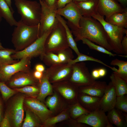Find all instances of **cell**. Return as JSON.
<instances>
[{"mask_svg":"<svg viewBox=\"0 0 127 127\" xmlns=\"http://www.w3.org/2000/svg\"><path fill=\"white\" fill-rule=\"evenodd\" d=\"M80 28L71 29L75 42L83 38L87 39L102 46L108 50L113 51L107 34L102 24L92 17L82 16L79 22Z\"/></svg>","mask_w":127,"mask_h":127,"instance_id":"cell-1","label":"cell"},{"mask_svg":"<svg viewBox=\"0 0 127 127\" xmlns=\"http://www.w3.org/2000/svg\"><path fill=\"white\" fill-rule=\"evenodd\" d=\"M40 24L29 26L20 20L14 29L12 42L16 51H22L31 44L39 37Z\"/></svg>","mask_w":127,"mask_h":127,"instance_id":"cell-2","label":"cell"},{"mask_svg":"<svg viewBox=\"0 0 127 127\" xmlns=\"http://www.w3.org/2000/svg\"><path fill=\"white\" fill-rule=\"evenodd\" d=\"M18 13L20 20L29 26H35L40 23L41 7L39 2L29 0H14Z\"/></svg>","mask_w":127,"mask_h":127,"instance_id":"cell-3","label":"cell"},{"mask_svg":"<svg viewBox=\"0 0 127 127\" xmlns=\"http://www.w3.org/2000/svg\"><path fill=\"white\" fill-rule=\"evenodd\" d=\"M92 17L102 24L107 35L110 44L113 51L119 55L123 54L121 43L125 35H127V28L110 24L104 19V17L96 12Z\"/></svg>","mask_w":127,"mask_h":127,"instance_id":"cell-4","label":"cell"},{"mask_svg":"<svg viewBox=\"0 0 127 127\" xmlns=\"http://www.w3.org/2000/svg\"><path fill=\"white\" fill-rule=\"evenodd\" d=\"M69 47L64 28L58 21L46 39L44 45L45 53H56Z\"/></svg>","mask_w":127,"mask_h":127,"instance_id":"cell-5","label":"cell"},{"mask_svg":"<svg viewBox=\"0 0 127 127\" xmlns=\"http://www.w3.org/2000/svg\"><path fill=\"white\" fill-rule=\"evenodd\" d=\"M52 30L45 33L24 50L16 51L12 55V58L16 60H20L24 57L31 59L39 56L40 58L45 53V42L48 35Z\"/></svg>","mask_w":127,"mask_h":127,"instance_id":"cell-6","label":"cell"},{"mask_svg":"<svg viewBox=\"0 0 127 127\" xmlns=\"http://www.w3.org/2000/svg\"><path fill=\"white\" fill-rule=\"evenodd\" d=\"M25 95L15 97L9 104L5 114L8 117L11 126H22L24 116V101Z\"/></svg>","mask_w":127,"mask_h":127,"instance_id":"cell-7","label":"cell"},{"mask_svg":"<svg viewBox=\"0 0 127 127\" xmlns=\"http://www.w3.org/2000/svg\"><path fill=\"white\" fill-rule=\"evenodd\" d=\"M39 0L41 9L39 30L40 37L45 32L52 30L58 21L56 16V7H50L43 0Z\"/></svg>","mask_w":127,"mask_h":127,"instance_id":"cell-8","label":"cell"},{"mask_svg":"<svg viewBox=\"0 0 127 127\" xmlns=\"http://www.w3.org/2000/svg\"><path fill=\"white\" fill-rule=\"evenodd\" d=\"M72 65V71L70 80L72 83L83 87L90 85L95 81L84 62L77 63Z\"/></svg>","mask_w":127,"mask_h":127,"instance_id":"cell-9","label":"cell"},{"mask_svg":"<svg viewBox=\"0 0 127 127\" xmlns=\"http://www.w3.org/2000/svg\"><path fill=\"white\" fill-rule=\"evenodd\" d=\"M31 59L24 57L14 64L0 67V81L5 83L16 73L30 71Z\"/></svg>","mask_w":127,"mask_h":127,"instance_id":"cell-10","label":"cell"},{"mask_svg":"<svg viewBox=\"0 0 127 127\" xmlns=\"http://www.w3.org/2000/svg\"><path fill=\"white\" fill-rule=\"evenodd\" d=\"M77 121L93 127H113L109 122L105 112L99 108L83 115L78 118Z\"/></svg>","mask_w":127,"mask_h":127,"instance_id":"cell-11","label":"cell"},{"mask_svg":"<svg viewBox=\"0 0 127 127\" xmlns=\"http://www.w3.org/2000/svg\"><path fill=\"white\" fill-rule=\"evenodd\" d=\"M56 13L68 20L67 24L71 29L80 28L79 22L82 16L75 3L72 1L64 7L57 9Z\"/></svg>","mask_w":127,"mask_h":127,"instance_id":"cell-12","label":"cell"},{"mask_svg":"<svg viewBox=\"0 0 127 127\" xmlns=\"http://www.w3.org/2000/svg\"><path fill=\"white\" fill-rule=\"evenodd\" d=\"M72 69V65L61 63L49 67L45 71L50 82L56 83L70 78Z\"/></svg>","mask_w":127,"mask_h":127,"instance_id":"cell-13","label":"cell"},{"mask_svg":"<svg viewBox=\"0 0 127 127\" xmlns=\"http://www.w3.org/2000/svg\"><path fill=\"white\" fill-rule=\"evenodd\" d=\"M24 104L30 109L42 122L44 123L52 113L40 101L35 98L25 97Z\"/></svg>","mask_w":127,"mask_h":127,"instance_id":"cell-14","label":"cell"},{"mask_svg":"<svg viewBox=\"0 0 127 127\" xmlns=\"http://www.w3.org/2000/svg\"><path fill=\"white\" fill-rule=\"evenodd\" d=\"M97 12L106 19L113 13L122 12L127 10L116 0H98Z\"/></svg>","mask_w":127,"mask_h":127,"instance_id":"cell-15","label":"cell"},{"mask_svg":"<svg viewBox=\"0 0 127 127\" xmlns=\"http://www.w3.org/2000/svg\"><path fill=\"white\" fill-rule=\"evenodd\" d=\"M10 87L17 88L37 84V80L34 77L33 72L20 71L13 75L7 82Z\"/></svg>","mask_w":127,"mask_h":127,"instance_id":"cell-16","label":"cell"},{"mask_svg":"<svg viewBox=\"0 0 127 127\" xmlns=\"http://www.w3.org/2000/svg\"><path fill=\"white\" fill-rule=\"evenodd\" d=\"M117 95L114 87L111 82L107 84L104 94L101 98L99 108L105 112L115 107Z\"/></svg>","mask_w":127,"mask_h":127,"instance_id":"cell-17","label":"cell"},{"mask_svg":"<svg viewBox=\"0 0 127 127\" xmlns=\"http://www.w3.org/2000/svg\"><path fill=\"white\" fill-rule=\"evenodd\" d=\"M107 85L105 81L95 80L90 85L82 87L79 91L91 96L102 98Z\"/></svg>","mask_w":127,"mask_h":127,"instance_id":"cell-18","label":"cell"},{"mask_svg":"<svg viewBox=\"0 0 127 127\" xmlns=\"http://www.w3.org/2000/svg\"><path fill=\"white\" fill-rule=\"evenodd\" d=\"M98 1V0H88L75 3L82 16L91 17L97 12Z\"/></svg>","mask_w":127,"mask_h":127,"instance_id":"cell-19","label":"cell"},{"mask_svg":"<svg viewBox=\"0 0 127 127\" xmlns=\"http://www.w3.org/2000/svg\"><path fill=\"white\" fill-rule=\"evenodd\" d=\"M79 96V100L83 107L90 112L99 108V104L101 98L91 96L81 93Z\"/></svg>","mask_w":127,"mask_h":127,"instance_id":"cell-20","label":"cell"},{"mask_svg":"<svg viewBox=\"0 0 127 127\" xmlns=\"http://www.w3.org/2000/svg\"><path fill=\"white\" fill-rule=\"evenodd\" d=\"M39 91L37 99L42 101L47 96L51 94L52 92V86L45 71L43 72L42 78L39 81Z\"/></svg>","mask_w":127,"mask_h":127,"instance_id":"cell-21","label":"cell"},{"mask_svg":"<svg viewBox=\"0 0 127 127\" xmlns=\"http://www.w3.org/2000/svg\"><path fill=\"white\" fill-rule=\"evenodd\" d=\"M109 122L118 127H127V121L120 111L114 107L108 112L107 115Z\"/></svg>","mask_w":127,"mask_h":127,"instance_id":"cell-22","label":"cell"},{"mask_svg":"<svg viewBox=\"0 0 127 127\" xmlns=\"http://www.w3.org/2000/svg\"><path fill=\"white\" fill-rule=\"evenodd\" d=\"M12 11L4 0H0V16L11 26H16L17 21L14 18Z\"/></svg>","mask_w":127,"mask_h":127,"instance_id":"cell-23","label":"cell"},{"mask_svg":"<svg viewBox=\"0 0 127 127\" xmlns=\"http://www.w3.org/2000/svg\"><path fill=\"white\" fill-rule=\"evenodd\" d=\"M110 77L117 96L127 94V82L113 72Z\"/></svg>","mask_w":127,"mask_h":127,"instance_id":"cell-24","label":"cell"},{"mask_svg":"<svg viewBox=\"0 0 127 127\" xmlns=\"http://www.w3.org/2000/svg\"><path fill=\"white\" fill-rule=\"evenodd\" d=\"M56 17L59 21L64 28L66 33L67 40L69 47L72 49L77 55L80 53L74 39H73L72 32L67 24V22L61 16L56 14Z\"/></svg>","mask_w":127,"mask_h":127,"instance_id":"cell-25","label":"cell"},{"mask_svg":"<svg viewBox=\"0 0 127 127\" xmlns=\"http://www.w3.org/2000/svg\"><path fill=\"white\" fill-rule=\"evenodd\" d=\"M105 20L111 24L127 28V10L122 12L114 13Z\"/></svg>","mask_w":127,"mask_h":127,"instance_id":"cell-26","label":"cell"},{"mask_svg":"<svg viewBox=\"0 0 127 127\" xmlns=\"http://www.w3.org/2000/svg\"><path fill=\"white\" fill-rule=\"evenodd\" d=\"M110 64L118 67V69L113 67V72L127 82V61L115 59L111 61Z\"/></svg>","mask_w":127,"mask_h":127,"instance_id":"cell-27","label":"cell"},{"mask_svg":"<svg viewBox=\"0 0 127 127\" xmlns=\"http://www.w3.org/2000/svg\"><path fill=\"white\" fill-rule=\"evenodd\" d=\"M16 52L15 49L11 48H5L3 49H0V67L18 62V60H14L11 56Z\"/></svg>","mask_w":127,"mask_h":127,"instance_id":"cell-28","label":"cell"},{"mask_svg":"<svg viewBox=\"0 0 127 127\" xmlns=\"http://www.w3.org/2000/svg\"><path fill=\"white\" fill-rule=\"evenodd\" d=\"M26 107L24 108L25 117L21 127H35L39 126L40 124L37 119L38 118L30 109L26 106Z\"/></svg>","mask_w":127,"mask_h":127,"instance_id":"cell-29","label":"cell"},{"mask_svg":"<svg viewBox=\"0 0 127 127\" xmlns=\"http://www.w3.org/2000/svg\"><path fill=\"white\" fill-rule=\"evenodd\" d=\"M17 92L25 94L28 97L35 98L37 96L39 89L35 85L26 86L21 88H15L13 89Z\"/></svg>","mask_w":127,"mask_h":127,"instance_id":"cell-30","label":"cell"},{"mask_svg":"<svg viewBox=\"0 0 127 127\" xmlns=\"http://www.w3.org/2000/svg\"><path fill=\"white\" fill-rule=\"evenodd\" d=\"M40 58L46 65L49 67L61 63L57 55L53 52L45 53Z\"/></svg>","mask_w":127,"mask_h":127,"instance_id":"cell-31","label":"cell"},{"mask_svg":"<svg viewBox=\"0 0 127 127\" xmlns=\"http://www.w3.org/2000/svg\"><path fill=\"white\" fill-rule=\"evenodd\" d=\"M77 56V57L75 59L70 60L67 64L69 65H72L75 63L79 62H84L85 61H91L101 64L111 69L112 68V67L107 65L101 60L89 56L81 53H80Z\"/></svg>","mask_w":127,"mask_h":127,"instance_id":"cell-32","label":"cell"},{"mask_svg":"<svg viewBox=\"0 0 127 127\" xmlns=\"http://www.w3.org/2000/svg\"><path fill=\"white\" fill-rule=\"evenodd\" d=\"M55 53L58 56L61 63L63 64H67L74 57L72 50L69 47Z\"/></svg>","mask_w":127,"mask_h":127,"instance_id":"cell-33","label":"cell"},{"mask_svg":"<svg viewBox=\"0 0 127 127\" xmlns=\"http://www.w3.org/2000/svg\"><path fill=\"white\" fill-rule=\"evenodd\" d=\"M83 44L87 45L89 48L99 52L104 53L113 57L117 55L111 52L103 47L100 45H96L89 40L85 38H83L81 40Z\"/></svg>","mask_w":127,"mask_h":127,"instance_id":"cell-34","label":"cell"},{"mask_svg":"<svg viewBox=\"0 0 127 127\" xmlns=\"http://www.w3.org/2000/svg\"><path fill=\"white\" fill-rule=\"evenodd\" d=\"M0 91L2 98L5 101L18 92L14 90L11 89L5 83L0 81Z\"/></svg>","mask_w":127,"mask_h":127,"instance_id":"cell-35","label":"cell"},{"mask_svg":"<svg viewBox=\"0 0 127 127\" xmlns=\"http://www.w3.org/2000/svg\"><path fill=\"white\" fill-rule=\"evenodd\" d=\"M57 89L61 94L67 99H74L76 96V91L70 87L65 86H59Z\"/></svg>","mask_w":127,"mask_h":127,"instance_id":"cell-36","label":"cell"},{"mask_svg":"<svg viewBox=\"0 0 127 127\" xmlns=\"http://www.w3.org/2000/svg\"><path fill=\"white\" fill-rule=\"evenodd\" d=\"M127 94L117 96L115 107L122 112L127 113Z\"/></svg>","mask_w":127,"mask_h":127,"instance_id":"cell-37","label":"cell"},{"mask_svg":"<svg viewBox=\"0 0 127 127\" xmlns=\"http://www.w3.org/2000/svg\"><path fill=\"white\" fill-rule=\"evenodd\" d=\"M67 117L66 114L62 113L56 116L48 118L44 123V126L46 127L52 126L57 123L66 119Z\"/></svg>","mask_w":127,"mask_h":127,"instance_id":"cell-38","label":"cell"},{"mask_svg":"<svg viewBox=\"0 0 127 127\" xmlns=\"http://www.w3.org/2000/svg\"><path fill=\"white\" fill-rule=\"evenodd\" d=\"M90 112L78 103H76L72 106L71 110L72 115L75 119L78 118L81 115Z\"/></svg>","mask_w":127,"mask_h":127,"instance_id":"cell-39","label":"cell"},{"mask_svg":"<svg viewBox=\"0 0 127 127\" xmlns=\"http://www.w3.org/2000/svg\"><path fill=\"white\" fill-rule=\"evenodd\" d=\"M58 102V98L56 94L49 97L46 101V105L51 110H54L56 107Z\"/></svg>","mask_w":127,"mask_h":127,"instance_id":"cell-40","label":"cell"},{"mask_svg":"<svg viewBox=\"0 0 127 127\" xmlns=\"http://www.w3.org/2000/svg\"><path fill=\"white\" fill-rule=\"evenodd\" d=\"M0 127H11L9 119L7 115L5 114L4 117L0 123Z\"/></svg>","mask_w":127,"mask_h":127,"instance_id":"cell-41","label":"cell"},{"mask_svg":"<svg viewBox=\"0 0 127 127\" xmlns=\"http://www.w3.org/2000/svg\"><path fill=\"white\" fill-rule=\"evenodd\" d=\"M121 45L124 55H127V35H126L123 37L121 42Z\"/></svg>","mask_w":127,"mask_h":127,"instance_id":"cell-42","label":"cell"},{"mask_svg":"<svg viewBox=\"0 0 127 127\" xmlns=\"http://www.w3.org/2000/svg\"><path fill=\"white\" fill-rule=\"evenodd\" d=\"M72 1V0H57L56 5L57 9L64 7Z\"/></svg>","mask_w":127,"mask_h":127,"instance_id":"cell-43","label":"cell"},{"mask_svg":"<svg viewBox=\"0 0 127 127\" xmlns=\"http://www.w3.org/2000/svg\"><path fill=\"white\" fill-rule=\"evenodd\" d=\"M33 74L34 78L36 80H40L42 78L43 72L38 71L35 70L33 72Z\"/></svg>","mask_w":127,"mask_h":127,"instance_id":"cell-44","label":"cell"},{"mask_svg":"<svg viewBox=\"0 0 127 127\" xmlns=\"http://www.w3.org/2000/svg\"><path fill=\"white\" fill-rule=\"evenodd\" d=\"M35 70L40 72H44L45 70L44 66L41 64H37L35 66Z\"/></svg>","mask_w":127,"mask_h":127,"instance_id":"cell-45","label":"cell"},{"mask_svg":"<svg viewBox=\"0 0 127 127\" xmlns=\"http://www.w3.org/2000/svg\"><path fill=\"white\" fill-rule=\"evenodd\" d=\"M44 1L46 4L50 7L56 6L57 0H44Z\"/></svg>","mask_w":127,"mask_h":127,"instance_id":"cell-46","label":"cell"},{"mask_svg":"<svg viewBox=\"0 0 127 127\" xmlns=\"http://www.w3.org/2000/svg\"><path fill=\"white\" fill-rule=\"evenodd\" d=\"M91 75L95 79H98L100 77L98 69L94 70L92 71Z\"/></svg>","mask_w":127,"mask_h":127,"instance_id":"cell-47","label":"cell"},{"mask_svg":"<svg viewBox=\"0 0 127 127\" xmlns=\"http://www.w3.org/2000/svg\"><path fill=\"white\" fill-rule=\"evenodd\" d=\"M99 72L100 77H103L105 76L106 73V70L103 68L98 69Z\"/></svg>","mask_w":127,"mask_h":127,"instance_id":"cell-48","label":"cell"},{"mask_svg":"<svg viewBox=\"0 0 127 127\" xmlns=\"http://www.w3.org/2000/svg\"><path fill=\"white\" fill-rule=\"evenodd\" d=\"M2 101L0 98V123L3 118V106Z\"/></svg>","mask_w":127,"mask_h":127,"instance_id":"cell-49","label":"cell"},{"mask_svg":"<svg viewBox=\"0 0 127 127\" xmlns=\"http://www.w3.org/2000/svg\"><path fill=\"white\" fill-rule=\"evenodd\" d=\"M124 7L126 8L127 5V0H116Z\"/></svg>","mask_w":127,"mask_h":127,"instance_id":"cell-50","label":"cell"},{"mask_svg":"<svg viewBox=\"0 0 127 127\" xmlns=\"http://www.w3.org/2000/svg\"><path fill=\"white\" fill-rule=\"evenodd\" d=\"M10 7L12 10L14 11L11 6V0H4Z\"/></svg>","mask_w":127,"mask_h":127,"instance_id":"cell-51","label":"cell"},{"mask_svg":"<svg viewBox=\"0 0 127 127\" xmlns=\"http://www.w3.org/2000/svg\"><path fill=\"white\" fill-rule=\"evenodd\" d=\"M88 0H72V1L74 2H79Z\"/></svg>","mask_w":127,"mask_h":127,"instance_id":"cell-52","label":"cell"},{"mask_svg":"<svg viewBox=\"0 0 127 127\" xmlns=\"http://www.w3.org/2000/svg\"><path fill=\"white\" fill-rule=\"evenodd\" d=\"M5 48H4L2 45V44L0 42V49H3Z\"/></svg>","mask_w":127,"mask_h":127,"instance_id":"cell-53","label":"cell"},{"mask_svg":"<svg viewBox=\"0 0 127 127\" xmlns=\"http://www.w3.org/2000/svg\"><path fill=\"white\" fill-rule=\"evenodd\" d=\"M2 17H1V16H0V24L2 20Z\"/></svg>","mask_w":127,"mask_h":127,"instance_id":"cell-54","label":"cell"},{"mask_svg":"<svg viewBox=\"0 0 127 127\" xmlns=\"http://www.w3.org/2000/svg\"><path fill=\"white\" fill-rule=\"evenodd\" d=\"M43 0L44 1V0Z\"/></svg>","mask_w":127,"mask_h":127,"instance_id":"cell-55","label":"cell"}]
</instances>
